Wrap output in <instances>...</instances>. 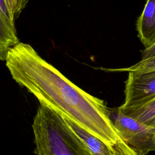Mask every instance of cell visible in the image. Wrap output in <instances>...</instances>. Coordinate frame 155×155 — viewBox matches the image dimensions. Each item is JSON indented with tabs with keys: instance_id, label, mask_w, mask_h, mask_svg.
<instances>
[{
	"instance_id": "6da1fadb",
	"label": "cell",
	"mask_w": 155,
	"mask_h": 155,
	"mask_svg": "<svg viewBox=\"0 0 155 155\" xmlns=\"http://www.w3.org/2000/svg\"><path fill=\"white\" fill-rule=\"evenodd\" d=\"M5 64L12 78L39 103L71 119L104 140L116 155H137L120 137L104 101L71 82L30 44L20 42L11 48Z\"/></svg>"
},
{
	"instance_id": "7a4b0ae2",
	"label": "cell",
	"mask_w": 155,
	"mask_h": 155,
	"mask_svg": "<svg viewBox=\"0 0 155 155\" xmlns=\"http://www.w3.org/2000/svg\"><path fill=\"white\" fill-rule=\"evenodd\" d=\"M36 155H93L62 116L39 103L32 124Z\"/></svg>"
},
{
	"instance_id": "3957f363",
	"label": "cell",
	"mask_w": 155,
	"mask_h": 155,
	"mask_svg": "<svg viewBox=\"0 0 155 155\" xmlns=\"http://www.w3.org/2000/svg\"><path fill=\"white\" fill-rule=\"evenodd\" d=\"M110 119L120 137L137 155L155 151V127L124 114L117 107L110 109Z\"/></svg>"
},
{
	"instance_id": "277c9868",
	"label": "cell",
	"mask_w": 155,
	"mask_h": 155,
	"mask_svg": "<svg viewBox=\"0 0 155 155\" xmlns=\"http://www.w3.org/2000/svg\"><path fill=\"white\" fill-rule=\"evenodd\" d=\"M125 84V100L122 107L147 102L155 97V69L128 71Z\"/></svg>"
},
{
	"instance_id": "5b68a950",
	"label": "cell",
	"mask_w": 155,
	"mask_h": 155,
	"mask_svg": "<svg viewBox=\"0 0 155 155\" xmlns=\"http://www.w3.org/2000/svg\"><path fill=\"white\" fill-rule=\"evenodd\" d=\"M15 20L10 14L3 0L0 1V59L5 61L9 50L19 42Z\"/></svg>"
},
{
	"instance_id": "8992f818",
	"label": "cell",
	"mask_w": 155,
	"mask_h": 155,
	"mask_svg": "<svg viewBox=\"0 0 155 155\" xmlns=\"http://www.w3.org/2000/svg\"><path fill=\"white\" fill-rule=\"evenodd\" d=\"M62 116L70 129L93 155H116L114 150L104 140L93 134L71 119Z\"/></svg>"
},
{
	"instance_id": "52a82bcc",
	"label": "cell",
	"mask_w": 155,
	"mask_h": 155,
	"mask_svg": "<svg viewBox=\"0 0 155 155\" xmlns=\"http://www.w3.org/2000/svg\"><path fill=\"white\" fill-rule=\"evenodd\" d=\"M138 37L145 48L155 44V0H147L136 22Z\"/></svg>"
},
{
	"instance_id": "ba28073f",
	"label": "cell",
	"mask_w": 155,
	"mask_h": 155,
	"mask_svg": "<svg viewBox=\"0 0 155 155\" xmlns=\"http://www.w3.org/2000/svg\"><path fill=\"white\" fill-rule=\"evenodd\" d=\"M125 115L143 124H147L155 117V97L142 104L130 107H118Z\"/></svg>"
},
{
	"instance_id": "9c48e42d",
	"label": "cell",
	"mask_w": 155,
	"mask_h": 155,
	"mask_svg": "<svg viewBox=\"0 0 155 155\" xmlns=\"http://www.w3.org/2000/svg\"><path fill=\"white\" fill-rule=\"evenodd\" d=\"M155 69V55L145 59H141L137 64L124 68L117 69L116 71H148Z\"/></svg>"
},
{
	"instance_id": "30bf717a",
	"label": "cell",
	"mask_w": 155,
	"mask_h": 155,
	"mask_svg": "<svg viewBox=\"0 0 155 155\" xmlns=\"http://www.w3.org/2000/svg\"><path fill=\"white\" fill-rule=\"evenodd\" d=\"M12 18L16 20L22 10L26 7L28 0H3Z\"/></svg>"
},
{
	"instance_id": "8fae6325",
	"label": "cell",
	"mask_w": 155,
	"mask_h": 155,
	"mask_svg": "<svg viewBox=\"0 0 155 155\" xmlns=\"http://www.w3.org/2000/svg\"><path fill=\"white\" fill-rule=\"evenodd\" d=\"M142 59H145L155 55V44L151 47L145 48L142 51Z\"/></svg>"
},
{
	"instance_id": "7c38bea8",
	"label": "cell",
	"mask_w": 155,
	"mask_h": 155,
	"mask_svg": "<svg viewBox=\"0 0 155 155\" xmlns=\"http://www.w3.org/2000/svg\"><path fill=\"white\" fill-rule=\"evenodd\" d=\"M146 125H150V126H152V127H155V117L151 119L147 124Z\"/></svg>"
}]
</instances>
